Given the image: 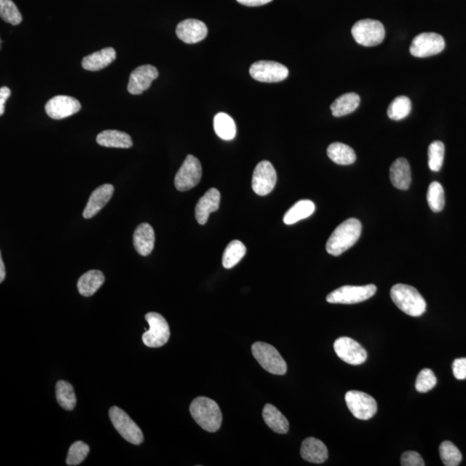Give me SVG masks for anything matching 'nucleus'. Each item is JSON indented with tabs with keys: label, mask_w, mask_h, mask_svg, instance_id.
Returning a JSON list of instances; mask_svg holds the SVG:
<instances>
[{
	"label": "nucleus",
	"mask_w": 466,
	"mask_h": 466,
	"mask_svg": "<svg viewBox=\"0 0 466 466\" xmlns=\"http://www.w3.org/2000/svg\"><path fill=\"white\" fill-rule=\"evenodd\" d=\"M362 225L357 219H346L339 225L328 239L327 252L334 256H341L352 247L361 238Z\"/></svg>",
	"instance_id": "f257e3e1"
},
{
	"label": "nucleus",
	"mask_w": 466,
	"mask_h": 466,
	"mask_svg": "<svg viewBox=\"0 0 466 466\" xmlns=\"http://www.w3.org/2000/svg\"><path fill=\"white\" fill-rule=\"evenodd\" d=\"M192 417L202 429L215 433L221 427L222 413L217 403L207 397L200 396L192 402L190 407Z\"/></svg>",
	"instance_id": "f03ea898"
},
{
	"label": "nucleus",
	"mask_w": 466,
	"mask_h": 466,
	"mask_svg": "<svg viewBox=\"0 0 466 466\" xmlns=\"http://www.w3.org/2000/svg\"><path fill=\"white\" fill-rule=\"evenodd\" d=\"M390 296L397 307L409 316L419 317L426 312V301L416 287L396 284L390 290Z\"/></svg>",
	"instance_id": "7ed1b4c3"
},
{
	"label": "nucleus",
	"mask_w": 466,
	"mask_h": 466,
	"mask_svg": "<svg viewBox=\"0 0 466 466\" xmlns=\"http://www.w3.org/2000/svg\"><path fill=\"white\" fill-rule=\"evenodd\" d=\"M252 354L265 371L274 375H284L287 364L278 351L272 345L256 342L252 346Z\"/></svg>",
	"instance_id": "20e7f679"
},
{
	"label": "nucleus",
	"mask_w": 466,
	"mask_h": 466,
	"mask_svg": "<svg viewBox=\"0 0 466 466\" xmlns=\"http://www.w3.org/2000/svg\"><path fill=\"white\" fill-rule=\"evenodd\" d=\"M352 34L356 42L361 45L373 47L383 43L385 37V29L378 20L364 19L355 23Z\"/></svg>",
	"instance_id": "39448f33"
},
{
	"label": "nucleus",
	"mask_w": 466,
	"mask_h": 466,
	"mask_svg": "<svg viewBox=\"0 0 466 466\" xmlns=\"http://www.w3.org/2000/svg\"><path fill=\"white\" fill-rule=\"evenodd\" d=\"M109 417L113 427L125 440L139 445L143 442V434L134 421L119 407L113 406L109 410Z\"/></svg>",
	"instance_id": "423d86ee"
},
{
	"label": "nucleus",
	"mask_w": 466,
	"mask_h": 466,
	"mask_svg": "<svg viewBox=\"0 0 466 466\" xmlns=\"http://www.w3.org/2000/svg\"><path fill=\"white\" fill-rule=\"evenodd\" d=\"M150 329L143 334V342L152 348L161 347L169 341L170 337V325L165 318L160 314L152 312L145 315Z\"/></svg>",
	"instance_id": "0eeeda50"
},
{
	"label": "nucleus",
	"mask_w": 466,
	"mask_h": 466,
	"mask_svg": "<svg viewBox=\"0 0 466 466\" xmlns=\"http://www.w3.org/2000/svg\"><path fill=\"white\" fill-rule=\"evenodd\" d=\"M376 292L373 284L365 286H343L332 291L327 296V301L332 304H356L372 298Z\"/></svg>",
	"instance_id": "6e6552de"
},
{
	"label": "nucleus",
	"mask_w": 466,
	"mask_h": 466,
	"mask_svg": "<svg viewBox=\"0 0 466 466\" xmlns=\"http://www.w3.org/2000/svg\"><path fill=\"white\" fill-rule=\"evenodd\" d=\"M345 403L354 416L359 420L372 419L378 411L376 400L368 394L357 390H351L345 394Z\"/></svg>",
	"instance_id": "1a4fd4ad"
},
{
	"label": "nucleus",
	"mask_w": 466,
	"mask_h": 466,
	"mask_svg": "<svg viewBox=\"0 0 466 466\" xmlns=\"http://www.w3.org/2000/svg\"><path fill=\"white\" fill-rule=\"evenodd\" d=\"M202 176V167L196 157L188 155L174 178L176 190L184 192L196 187Z\"/></svg>",
	"instance_id": "9d476101"
},
{
	"label": "nucleus",
	"mask_w": 466,
	"mask_h": 466,
	"mask_svg": "<svg viewBox=\"0 0 466 466\" xmlns=\"http://www.w3.org/2000/svg\"><path fill=\"white\" fill-rule=\"evenodd\" d=\"M445 46L443 37L434 32H424L416 36L410 45L412 56L425 58L435 56L444 50Z\"/></svg>",
	"instance_id": "9b49d317"
},
{
	"label": "nucleus",
	"mask_w": 466,
	"mask_h": 466,
	"mask_svg": "<svg viewBox=\"0 0 466 466\" xmlns=\"http://www.w3.org/2000/svg\"><path fill=\"white\" fill-rule=\"evenodd\" d=\"M250 74L260 82H280L289 77V70L284 65L272 61H259L250 68Z\"/></svg>",
	"instance_id": "f8f14e48"
},
{
	"label": "nucleus",
	"mask_w": 466,
	"mask_h": 466,
	"mask_svg": "<svg viewBox=\"0 0 466 466\" xmlns=\"http://www.w3.org/2000/svg\"><path fill=\"white\" fill-rule=\"evenodd\" d=\"M334 351L343 361L352 365H361L367 359V352L354 339L341 337L336 339Z\"/></svg>",
	"instance_id": "ddd939ff"
},
{
	"label": "nucleus",
	"mask_w": 466,
	"mask_h": 466,
	"mask_svg": "<svg viewBox=\"0 0 466 466\" xmlns=\"http://www.w3.org/2000/svg\"><path fill=\"white\" fill-rule=\"evenodd\" d=\"M276 170L269 161H262L255 168L252 176V190L260 196L269 194L276 183Z\"/></svg>",
	"instance_id": "4468645a"
},
{
	"label": "nucleus",
	"mask_w": 466,
	"mask_h": 466,
	"mask_svg": "<svg viewBox=\"0 0 466 466\" xmlns=\"http://www.w3.org/2000/svg\"><path fill=\"white\" fill-rule=\"evenodd\" d=\"M81 109V103L77 99L67 95L54 96L45 105L48 116L57 121L74 115Z\"/></svg>",
	"instance_id": "2eb2a0df"
},
{
	"label": "nucleus",
	"mask_w": 466,
	"mask_h": 466,
	"mask_svg": "<svg viewBox=\"0 0 466 466\" xmlns=\"http://www.w3.org/2000/svg\"><path fill=\"white\" fill-rule=\"evenodd\" d=\"M159 75V70L152 65H143L136 68L130 75L128 92L133 95L142 94L150 88L152 81L156 80Z\"/></svg>",
	"instance_id": "dca6fc26"
},
{
	"label": "nucleus",
	"mask_w": 466,
	"mask_h": 466,
	"mask_svg": "<svg viewBox=\"0 0 466 466\" xmlns=\"http://www.w3.org/2000/svg\"><path fill=\"white\" fill-rule=\"evenodd\" d=\"M176 35L183 42L194 44L204 40L207 36V27L201 20L186 19L176 27Z\"/></svg>",
	"instance_id": "f3484780"
},
{
	"label": "nucleus",
	"mask_w": 466,
	"mask_h": 466,
	"mask_svg": "<svg viewBox=\"0 0 466 466\" xmlns=\"http://www.w3.org/2000/svg\"><path fill=\"white\" fill-rule=\"evenodd\" d=\"M113 193H114V187L112 184H104L96 188L85 205L83 217L91 219L97 214L111 200Z\"/></svg>",
	"instance_id": "a211bd4d"
},
{
	"label": "nucleus",
	"mask_w": 466,
	"mask_h": 466,
	"mask_svg": "<svg viewBox=\"0 0 466 466\" xmlns=\"http://www.w3.org/2000/svg\"><path fill=\"white\" fill-rule=\"evenodd\" d=\"M219 203H221V193L214 188H210L200 199L195 207V218L199 224L205 225L211 212L218 210Z\"/></svg>",
	"instance_id": "6ab92c4d"
},
{
	"label": "nucleus",
	"mask_w": 466,
	"mask_h": 466,
	"mask_svg": "<svg viewBox=\"0 0 466 466\" xmlns=\"http://www.w3.org/2000/svg\"><path fill=\"white\" fill-rule=\"evenodd\" d=\"M155 232L152 226L143 223L135 230L133 234V244L139 255L146 256L152 252L155 245Z\"/></svg>",
	"instance_id": "aec40b11"
},
{
	"label": "nucleus",
	"mask_w": 466,
	"mask_h": 466,
	"mask_svg": "<svg viewBox=\"0 0 466 466\" xmlns=\"http://www.w3.org/2000/svg\"><path fill=\"white\" fill-rule=\"evenodd\" d=\"M301 455L306 461L322 464L328 458V450L323 442L316 438L310 437L301 444Z\"/></svg>",
	"instance_id": "412c9836"
},
{
	"label": "nucleus",
	"mask_w": 466,
	"mask_h": 466,
	"mask_svg": "<svg viewBox=\"0 0 466 466\" xmlns=\"http://www.w3.org/2000/svg\"><path fill=\"white\" fill-rule=\"evenodd\" d=\"M390 181L393 186L401 190H409L412 181V174L409 162L405 159H398L390 167Z\"/></svg>",
	"instance_id": "4be33fe9"
},
{
	"label": "nucleus",
	"mask_w": 466,
	"mask_h": 466,
	"mask_svg": "<svg viewBox=\"0 0 466 466\" xmlns=\"http://www.w3.org/2000/svg\"><path fill=\"white\" fill-rule=\"evenodd\" d=\"M115 59L116 51L109 47L85 57L81 65L84 70L95 72L109 66Z\"/></svg>",
	"instance_id": "5701e85b"
},
{
	"label": "nucleus",
	"mask_w": 466,
	"mask_h": 466,
	"mask_svg": "<svg viewBox=\"0 0 466 466\" xmlns=\"http://www.w3.org/2000/svg\"><path fill=\"white\" fill-rule=\"evenodd\" d=\"M96 141L99 145L108 148L129 149L133 145L131 136L116 130H106L99 133Z\"/></svg>",
	"instance_id": "b1692460"
},
{
	"label": "nucleus",
	"mask_w": 466,
	"mask_h": 466,
	"mask_svg": "<svg viewBox=\"0 0 466 466\" xmlns=\"http://www.w3.org/2000/svg\"><path fill=\"white\" fill-rule=\"evenodd\" d=\"M105 282V276L99 270H89L83 274L78 281L77 287L79 293L81 296L88 297L97 292V290Z\"/></svg>",
	"instance_id": "393cba45"
},
{
	"label": "nucleus",
	"mask_w": 466,
	"mask_h": 466,
	"mask_svg": "<svg viewBox=\"0 0 466 466\" xmlns=\"http://www.w3.org/2000/svg\"><path fill=\"white\" fill-rule=\"evenodd\" d=\"M263 418L267 426L275 433L284 434L289 432V421L272 404H266L263 407Z\"/></svg>",
	"instance_id": "a878e982"
},
{
	"label": "nucleus",
	"mask_w": 466,
	"mask_h": 466,
	"mask_svg": "<svg viewBox=\"0 0 466 466\" xmlns=\"http://www.w3.org/2000/svg\"><path fill=\"white\" fill-rule=\"evenodd\" d=\"M361 104V97L355 92H348L335 99L331 105L332 115L343 116L354 112Z\"/></svg>",
	"instance_id": "bb28decb"
},
{
	"label": "nucleus",
	"mask_w": 466,
	"mask_h": 466,
	"mask_svg": "<svg viewBox=\"0 0 466 466\" xmlns=\"http://www.w3.org/2000/svg\"><path fill=\"white\" fill-rule=\"evenodd\" d=\"M327 156L338 165H350L355 163L357 156L354 149L342 143H334L327 148Z\"/></svg>",
	"instance_id": "cd10ccee"
},
{
	"label": "nucleus",
	"mask_w": 466,
	"mask_h": 466,
	"mask_svg": "<svg viewBox=\"0 0 466 466\" xmlns=\"http://www.w3.org/2000/svg\"><path fill=\"white\" fill-rule=\"evenodd\" d=\"M314 211L315 205L313 201L308 200L298 201L284 215V224L293 225L301 219L310 217Z\"/></svg>",
	"instance_id": "c85d7f7f"
},
{
	"label": "nucleus",
	"mask_w": 466,
	"mask_h": 466,
	"mask_svg": "<svg viewBox=\"0 0 466 466\" xmlns=\"http://www.w3.org/2000/svg\"><path fill=\"white\" fill-rule=\"evenodd\" d=\"M214 128L216 134L223 140L230 141L235 138L237 128L232 118L225 112L216 114L214 119Z\"/></svg>",
	"instance_id": "c756f323"
},
{
	"label": "nucleus",
	"mask_w": 466,
	"mask_h": 466,
	"mask_svg": "<svg viewBox=\"0 0 466 466\" xmlns=\"http://www.w3.org/2000/svg\"><path fill=\"white\" fill-rule=\"evenodd\" d=\"M56 396L58 404L65 410H73L77 405V396L70 383L63 380L58 381L56 385Z\"/></svg>",
	"instance_id": "7c9ffc66"
},
{
	"label": "nucleus",
	"mask_w": 466,
	"mask_h": 466,
	"mask_svg": "<svg viewBox=\"0 0 466 466\" xmlns=\"http://www.w3.org/2000/svg\"><path fill=\"white\" fill-rule=\"evenodd\" d=\"M246 254V247L241 241H233L225 248L222 265L225 269H232L238 265Z\"/></svg>",
	"instance_id": "2f4dec72"
},
{
	"label": "nucleus",
	"mask_w": 466,
	"mask_h": 466,
	"mask_svg": "<svg viewBox=\"0 0 466 466\" xmlns=\"http://www.w3.org/2000/svg\"><path fill=\"white\" fill-rule=\"evenodd\" d=\"M412 109V103L407 96H399L390 103L388 108V116L393 121H402L409 115Z\"/></svg>",
	"instance_id": "473e14b6"
},
{
	"label": "nucleus",
	"mask_w": 466,
	"mask_h": 466,
	"mask_svg": "<svg viewBox=\"0 0 466 466\" xmlns=\"http://www.w3.org/2000/svg\"><path fill=\"white\" fill-rule=\"evenodd\" d=\"M427 200L431 210L438 212L443 210L445 207V192L442 185L438 181H434L428 188Z\"/></svg>",
	"instance_id": "72a5a7b5"
},
{
	"label": "nucleus",
	"mask_w": 466,
	"mask_h": 466,
	"mask_svg": "<svg viewBox=\"0 0 466 466\" xmlns=\"http://www.w3.org/2000/svg\"><path fill=\"white\" fill-rule=\"evenodd\" d=\"M0 16L5 22L18 26L22 22L23 17L12 0H0Z\"/></svg>",
	"instance_id": "f704fd0d"
},
{
	"label": "nucleus",
	"mask_w": 466,
	"mask_h": 466,
	"mask_svg": "<svg viewBox=\"0 0 466 466\" xmlns=\"http://www.w3.org/2000/svg\"><path fill=\"white\" fill-rule=\"evenodd\" d=\"M440 454L442 462L447 466H457L462 461V454L451 441L442 442L440 445Z\"/></svg>",
	"instance_id": "c9c22d12"
},
{
	"label": "nucleus",
	"mask_w": 466,
	"mask_h": 466,
	"mask_svg": "<svg viewBox=\"0 0 466 466\" xmlns=\"http://www.w3.org/2000/svg\"><path fill=\"white\" fill-rule=\"evenodd\" d=\"M445 145L440 141H434L428 148V166L432 171H437L443 165Z\"/></svg>",
	"instance_id": "e433bc0d"
},
{
	"label": "nucleus",
	"mask_w": 466,
	"mask_h": 466,
	"mask_svg": "<svg viewBox=\"0 0 466 466\" xmlns=\"http://www.w3.org/2000/svg\"><path fill=\"white\" fill-rule=\"evenodd\" d=\"M90 451L88 445L82 441L74 442L71 445L70 450L68 452L67 465L74 466L81 464L87 458V456Z\"/></svg>",
	"instance_id": "4c0bfd02"
},
{
	"label": "nucleus",
	"mask_w": 466,
	"mask_h": 466,
	"mask_svg": "<svg viewBox=\"0 0 466 466\" xmlns=\"http://www.w3.org/2000/svg\"><path fill=\"white\" fill-rule=\"evenodd\" d=\"M437 378L430 369H423L418 375L416 382V389L418 392L426 393L430 392L436 385Z\"/></svg>",
	"instance_id": "58836bf2"
},
{
	"label": "nucleus",
	"mask_w": 466,
	"mask_h": 466,
	"mask_svg": "<svg viewBox=\"0 0 466 466\" xmlns=\"http://www.w3.org/2000/svg\"><path fill=\"white\" fill-rule=\"evenodd\" d=\"M401 465L403 466H424L425 462L418 452L407 451L402 455Z\"/></svg>",
	"instance_id": "ea45409f"
},
{
	"label": "nucleus",
	"mask_w": 466,
	"mask_h": 466,
	"mask_svg": "<svg viewBox=\"0 0 466 466\" xmlns=\"http://www.w3.org/2000/svg\"><path fill=\"white\" fill-rule=\"evenodd\" d=\"M452 372L458 380L466 379V358L455 359L452 364Z\"/></svg>",
	"instance_id": "a19ab883"
},
{
	"label": "nucleus",
	"mask_w": 466,
	"mask_h": 466,
	"mask_svg": "<svg viewBox=\"0 0 466 466\" xmlns=\"http://www.w3.org/2000/svg\"><path fill=\"white\" fill-rule=\"evenodd\" d=\"M11 94V89L8 87L0 88V115L1 116L5 113V104Z\"/></svg>",
	"instance_id": "79ce46f5"
},
{
	"label": "nucleus",
	"mask_w": 466,
	"mask_h": 466,
	"mask_svg": "<svg viewBox=\"0 0 466 466\" xmlns=\"http://www.w3.org/2000/svg\"><path fill=\"white\" fill-rule=\"evenodd\" d=\"M239 4L246 6H252V8H255V6H260L272 2V0H237Z\"/></svg>",
	"instance_id": "37998d69"
},
{
	"label": "nucleus",
	"mask_w": 466,
	"mask_h": 466,
	"mask_svg": "<svg viewBox=\"0 0 466 466\" xmlns=\"http://www.w3.org/2000/svg\"><path fill=\"white\" fill-rule=\"evenodd\" d=\"M6 278V267L2 256L0 258V283H3Z\"/></svg>",
	"instance_id": "c03bdc74"
}]
</instances>
